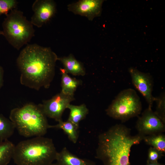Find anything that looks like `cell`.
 <instances>
[{
	"mask_svg": "<svg viewBox=\"0 0 165 165\" xmlns=\"http://www.w3.org/2000/svg\"><path fill=\"white\" fill-rule=\"evenodd\" d=\"M146 165H164L163 164L160 163L158 161L152 162L147 161Z\"/></svg>",
	"mask_w": 165,
	"mask_h": 165,
	"instance_id": "obj_24",
	"label": "cell"
},
{
	"mask_svg": "<svg viewBox=\"0 0 165 165\" xmlns=\"http://www.w3.org/2000/svg\"><path fill=\"white\" fill-rule=\"evenodd\" d=\"M104 2L103 0H79L68 4L67 9L75 14L85 16L92 21L101 16Z\"/></svg>",
	"mask_w": 165,
	"mask_h": 165,
	"instance_id": "obj_11",
	"label": "cell"
},
{
	"mask_svg": "<svg viewBox=\"0 0 165 165\" xmlns=\"http://www.w3.org/2000/svg\"><path fill=\"white\" fill-rule=\"evenodd\" d=\"M154 102L156 104L155 111L158 116L165 123V94L162 92L158 97H155Z\"/></svg>",
	"mask_w": 165,
	"mask_h": 165,
	"instance_id": "obj_20",
	"label": "cell"
},
{
	"mask_svg": "<svg viewBox=\"0 0 165 165\" xmlns=\"http://www.w3.org/2000/svg\"><path fill=\"white\" fill-rule=\"evenodd\" d=\"M146 144L165 152V135L163 133L145 136L143 138Z\"/></svg>",
	"mask_w": 165,
	"mask_h": 165,
	"instance_id": "obj_19",
	"label": "cell"
},
{
	"mask_svg": "<svg viewBox=\"0 0 165 165\" xmlns=\"http://www.w3.org/2000/svg\"><path fill=\"white\" fill-rule=\"evenodd\" d=\"M58 60L62 63L63 69L67 73L75 76L85 75L86 70L82 63L77 60L72 54L58 57Z\"/></svg>",
	"mask_w": 165,
	"mask_h": 165,
	"instance_id": "obj_13",
	"label": "cell"
},
{
	"mask_svg": "<svg viewBox=\"0 0 165 165\" xmlns=\"http://www.w3.org/2000/svg\"><path fill=\"white\" fill-rule=\"evenodd\" d=\"M57 152L51 139L36 137L15 145L12 159L17 165H49Z\"/></svg>",
	"mask_w": 165,
	"mask_h": 165,
	"instance_id": "obj_3",
	"label": "cell"
},
{
	"mask_svg": "<svg viewBox=\"0 0 165 165\" xmlns=\"http://www.w3.org/2000/svg\"><path fill=\"white\" fill-rule=\"evenodd\" d=\"M3 35V32L2 31H1L0 30V35Z\"/></svg>",
	"mask_w": 165,
	"mask_h": 165,
	"instance_id": "obj_25",
	"label": "cell"
},
{
	"mask_svg": "<svg viewBox=\"0 0 165 165\" xmlns=\"http://www.w3.org/2000/svg\"><path fill=\"white\" fill-rule=\"evenodd\" d=\"M67 108L70 111L68 120L79 127L80 122L84 119L89 113V109L84 104L79 105L69 104Z\"/></svg>",
	"mask_w": 165,
	"mask_h": 165,
	"instance_id": "obj_15",
	"label": "cell"
},
{
	"mask_svg": "<svg viewBox=\"0 0 165 165\" xmlns=\"http://www.w3.org/2000/svg\"><path fill=\"white\" fill-rule=\"evenodd\" d=\"M75 100L74 95L66 94L61 91L51 98L44 101L40 105L47 117L58 122L62 120L64 111Z\"/></svg>",
	"mask_w": 165,
	"mask_h": 165,
	"instance_id": "obj_8",
	"label": "cell"
},
{
	"mask_svg": "<svg viewBox=\"0 0 165 165\" xmlns=\"http://www.w3.org/2000/svg\"><path fill=\"white\" fill-rule=\"evenodd\" d=\"M58 58L50 47L35 43L28 45L16 61L20 73V83L37 90L42 87L49 88L55 76Z\"/></svg>",
	"mask_w": 165,
	"mask_h": 165,
	"instance_id": "obj_1",
	"label": "cell"
},
{
	"mask_svg": "<svg viewBox=\"0 0 165 165\" xmlns=\"http://www.w3.org/2000/svg\"><path fill=\"white\" fill-rule=\"evenodd\" d=\"M60 70L61 75V91L66 94L74 95L78 87L82 84V80L71 77L63 68H60Z\"/></svg>",
	"mask_w": 165,
	"mask_h": 165,
	"instance_id": "obj_14",
	"label": "cell"
},
{
	"mask_svg": "<svg viewBox=\"0 0 165 165\" xmlns=\"http://www.w3.org/2000/svg\"><path fill=\"white\" fill-rule=\"evenodd\" d=\"M144 137L139 134L132 135L130 129L116 124L99 135L96 158L104 165H130L131 148L139 144Z\"/></svg>",
	"mask_w": 165,
	"mask_h": 165,
	"instance_id": "obj_2",
	"label": "cell"
},
{
	"mask_svg": "<svg viewBox=\"0 0 165 165\" xmlns=\"http://www.w3.org/2000/svg\"><path fill=\"white\" fill-rule=\"evenodd\" d=\"M142 109L141 102L136 92L128 88L118 94L105 111L110 117L124 122L138 116Z\"/></svg>",
	"mask_w": 165,
	"mask_h": 165,
	"instance_id": "obj_6",
	"label": "cell"
},
{
	"mask_svg": "<svg viewBox=\"0 0 165 165\" xmlns=\"http://www.w3.org/2000/svg\"><path fill=\"white\" fill-rule=\"evenodd\" d=\"M32 9L34 14L30 21L33 25L40 28L54 15L56 4L52 0H36L33 3Z\"/></svg>",
	"mask_w": 165,
	"mask_h": 165,
	"instance_id": "obj_10",
	"label": "cell"
},
{
	"mask_svg": "<svg viewBox=\"0 0 165 165\" xmlns=\"http://www.w3.org/2000/svg\"><path fill=\"white\" fill-rule=\"evenodd\" d=\"M49 165H58L57 163H52Z\"/></svg>",
	"mask_w": 165,
	"mask_h": 165,
	"instance_id": "obj_26",
	"label": "cell"
},
{
	"mask_svg": "<svg viewBox=\"0 0 165 165\" xmlns=\"http://www.w3.org/2000/svg\"><path fill=\"white\" fill-rule=\"evenodd\" d=\"M50 128L62 130L73 143H76L77 142L79 137V128L70 121L68 120L66 121H64L62 120H60L56 125H50L49 128Z\"/></svg>",
	"mask_w": 165,
	"mask_h": 165,
	"instance_id": "obj_16",
	"label": "cell"
},
{
	"mask_svg": "<svg viewBox=\"0 0 165 165\" xmlns=\"http://www.w3.org/2000/svg\"><path fill=\"white\" fill-rule=\"evenodd\" d=\"M152 108L148 107L146 108L136 122V128L138 134L144 136L163 133L165 131V123Z\"/></svg>",
	"mask_w": 165,
	"mask_h": 165,
	"instance_id": "obj_7",
	"label": "cell"
},
{
	"mask_svg": "<svg viewBox=\"0 0 165 165\" xmlns=\"http://www.w3.org/2000/svg\"><path fill=\"white\" fill-rule=\"evenodd\" d=\"M4 70L3 68L0 65V90L3 85Z\"/></svg>",
	"mask_w": 165,
	"mask_h": 165,
	"instance_id": "obj_23",
	"label": "cell"
},
{
	"mask_svg": "<svg viewBox=\"0 0 165 165\" xmlns=\"http://www.w3.org/2000/svg\"><path fill=\"white\" fill-rule=\"evenodd\" d=\"M128 71L133 85L145 99L148 107L152 108L155 99L152 94L154 82L152 76L133 67L130 68Z\"/></svg>",
	"mask_w": 165,
	"mask_h": 165,
	"instance_id": "obj_9",
	"label": "cell"
},
{
	"mask_svg": "<svg viewBox=\"0 0 165 165\" xmlns=\"http://www.w3.org/2000/svg\"><path fill=\"white\" fill-rule=\"evenodd\" d=\"M164 154L162 151L152 147L149 148L147 161L152 162L158 161L164 156Z\"/></svg>",
	"mask_w": 165,
	"mask_h": 165,
	"instance_id": "obj_22",
	"label": "cell"
},
{
	"mask_svg": "<svg viewBox=\"0 0 165 165\" xmlns=\"http://www.w3.org/2000/svg\"><path fill=\"white\" fill-rule=\"evenodd\" d=\"M40 104H27L10 111L9 119L19 134L26 138L43 136L49 129L47 119Z\"/></svg>",
	"mask_w": 165,
	"mask_h": 165,
	"instance_id": "obj_4",
	"label": "cell"
},
{
	"mask_svg": "<svg viewBox=\"0 0 165 165\" xmlns=\"http://www.w3.org/2000/svg\"><path fill=\"white\" fill-rule=\"evenodd\" d=\"M17 3L15 0H0V16L6 15L9 11L16 9Z\"/></svg>",
	"mask_w": 165,
	"mask_h": 165,
	"instance_id": "obj_21",
	"label": "cell"
},
{
	"mask_svg": "<svg viewBox=\"0 0 165 165\" xmlns=\"http://www.w3.org/2000/svg\"><path fill=\"white\" fill-rule=\"evenodd\" d=\"M56 160L58 165H95L94 162L77 157L65 147L57 152Z\"/></svg>",
	"mask_w": 165,
	"mask_h": 165,
	"instance_id": "obj_12",
	"label": "cell"
},
{
	"mask_svg": "<svg viewBox=\"0 0 165 165\" xmlns=\"http://www.w3.org/2000/svg\"><path fill=\"white\" fill-rule=\"evenodd\" d=\"M2 24L4 36L14 48L19 50L35 35V30L23 13L15 9L6 15Z\"/></svg>",
	"mask_w": 165,
	"mask_h": 165,
	"instance_id": "obj_5",
	"label": "cell"
},
{
	"mask_svg": "<svg viewBox=\"0 0 165 165\" xmlns=\"http://www.w3.org/2000/svg\"><path fill=\"white\" fill-rule=\"evenodd\" d=\"M15 129L14 123L0 113V141L8 140L13 134Z\"/></svg>",
	"mask_w": 165,
	"mask_h": 165,
	"instance_id": "obj_18",
	"label": "cell"
},
{
	"mask_svg": "<svg viewBox=\"0 0 165 165\" xmlns=\"http://www.w3.org/2000/svg\"><path fill=\"white\" fill-rule=\"evenodd\" d=\"M15 145L8 140L0 141V165H7L12 159Z\"/></svg>",
	"mask_w": 165,
	"mask_h": 165,
	"instance_id": "obj_17",
	"label": "cell"
}]
</instances>
